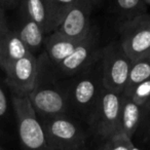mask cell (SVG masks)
I'll return each instance as SVG.
<instances>
[{"instance_id": "6da1fadb", "label": "cell", "mask_w": 150, "mask_h": 150, "mask_svg": "<svg viewBox=\"0 0 150 150\" xmlns=\"http://www.w3.org/2000/svg\"><path fill=\"white\" fill-rule=\"evenodd\" d=\"M39 59L37 81L33 91L28 95L32 107L39 118L71 115L67 79L58 78L54 74L43 52L39 54Z\"/></svg>"}, {"instance_id": "7a4b0ae2", "label": "cell", "mask_w": 150, "mask_h": 150, "mask_svg": "<svg viewBox=\"0 0 150 150\" xmlns=\"http://www.w3.org/2000/svg\"><path fill=\"white\" fill-rule=\"evenodd\" d=\"M100 52L80 72L67 78L71 115L86 125L104 88Z\"/></svg>"}, {"instance_id": "3957f363", "label": "cell", "mask_w": 150, "mask_h": 150, "mask_svg": "<svg viewBox=\"0 0 150 150\" xmlns=\"http://www.w3.org/2000/svg\"><path fill=\"white\" fill-rule=\"evenodd\" d=\"M11 103L22 150H50L41 120L28 97L11 95Z\"/></svg>"}, {"instance_id": "277c9868", "label": "cell", "mask_w": 150, "mask_h": 150, "mask_svg": "<svg viewBox=\"0 0 150 150\" xmlns=\"http://www.w3.org/2000/svg\"><path fill=\"white\" fill-rule=\"evenodd\" d=\"M50 148L59 150H84L88 134L79 120L71 115L40 118Z\"/></svg>"}, {"instance_id": "5b68a950", "label": "cell", "mask_w": 150, "mask_h": 150, "mask_svg": "<svg viewBox=\"0 0 150 150\" xmlns=\"http://www.w3.org/2000/svg\"><path fill=\"white\" fill-rule=\"evenodd\" d=\"M123 94L108 90L104 86L86 127L91 134L105 141L119 131L120 107Z\"/></svg>"}, {"instance_id": "8992f818", "label": "cell", "mask_w": 150, "mask_h": 150, "mask_svg": "<svg viewBox=\"0 0 150 150\" xmlns=\"http://www.w3.org/2000/svg\"><path fill=\"white\" fill-rule=\"evenodd\" d=\"M103 84L106 88L122 93L127 82L132 60L119 41L103 46L101 52Z\"/></svg>"}, {"instance_id": "52a82bcc", "label": "cell", "mask_w": 150, "mask_h": 150, "mask_svg": "<svg viewBox=\"0 0 150 150\" xmlns=\"http://www.w3.org/2000/svg\"><path fill=\"white\" fill-rule=\"evenodd\" d=\"M119 34V42L132 60L150 54V15L144 13L125 20Z\"/></svg>"}, {"instance_id": "ba28073f", "label": "cell", "mask_w": 150, "mask_h": 150, "mask_svg": "<svg viewBox=\"0 0 150 150\" xmlns=\"http://www.w3.org/2000/svg\"><path fill=\"white\" fill-rule=\"evenodd\" d=\"M40 69L39 56L32 54L18 60L3 70L4 83L11 95L28 97L36 84Z\"/></svg>"}, {"instance_id": "9c48e42d", "label": "cell", "mask_w": 150, "mask_h": 150, "mask_svg": "<svg viewBox=\"0 0 150 150\" xmlns=\"http://www.w3.org/2000/svg\"><path fill=\"white\" fill-rule=\"evenodd\" d=\"M101 48L102 47H100L98 43L96 31L94 28H92L90 33L81 40L77 47L66 59H64L57 66H50L57 77L67 79L76 73L80 72L84 67L88 66L100 52Z\"/></svg>"}, {"instance_id": "30bf717a", "label": "cell", "mask_w": 150, "mask_h": 150, "mask_svg": "<svg viewBox=\"0 0 150 150\" xmlns=\"http://www.w3.org/2000/svg\"><path fill=\"white\" fill-rule=\"evenodd\" d=\"M94 4L91 0H77L67 11L56 31L70 38H83L92 30L91 16Z\"/></svg>"}, {"instance_id": "8fae6325", "label": "cell", "mask_w": 150, "mask_h": 150, "mask_svg": "<svg viewBox=\"0 0 150 150\" xmlns=\"http://www.w3.org/2000/svg\"><path fill=\"white\" fill-rule=\"evenodd\" d=\"M83 38H70L57 31L48 34L45 38L43 48V54L48 64L52 67L59 65L77 47Z\"/></svg>"}, {"instance_id": "7c38bea8", "label": "cell", "mask_w": 150, "mask_h": 150, "mask_svg": "<svg viewBox=\"0 0 150 150\" xmlns=\"http://www.w3.org/2000/svg\"><path fill=\"white\" fill-rule=\"evenodd\" d=\"M16 31L32 54L39 56L43 52L47 34L38 23L21 13L19 28Z\"/></svg>"}, {"instance_id": "4fadbf2b", "label": "cell", "mask_w": 150, "mask_h": 150, "mask_svg": "<svg viewBox=\"0 0 150 150\" xmlns=\"http://www.w3.org/2000/svg\"><path fill=\"white\" fill-rule=\"evenodd\" d=\"M144 115L145 108L136 103L132 97L123 95L120 107L119 131L133 139L143 121Z\"/></svg>"}, {"instance_id": "5bb4252c", "label": "cell", "mask_w": 150, "mask_h": 150, "mask_svg": "<svg viewBox=\"0 0 150 150\" xmlns=\"http://www.w3.org/2000/svg\"><path fill=\"white\" fill-rule=\"evenodd\" d=\"M31 54L17 31L9 30L0 39V70H4L18 60Z\"/></svg>"}, {"instance_id": "9a60e30c", "label": "cell", "mask_w": 150, "mask_h": 150, "mask_svg": "<svg viewBox=\"0 0 150 150\" xmlns=\"http://www.w3.org/2000/svg\"><path fill=\"white\" fill-rule=\"evenodd\" d=\"M19 7L20 13L27 16L39 24L47 35L56 31V25L47 0H21Z\"/></svg>"}, {"instance_id": "2e32d148", "label": "cell", "mask_w": 150, "mask_h": 150, "mask_svg": "<svg viewBox=\"0 0 150 150\" xmlns=\"http://www.w3.org/2000/svg\"><path fill=\"white\" fill-rule=\"evenodd\" d=\"M147 79H150V54L133 60L123 95L131 97L134 90Z\"/></svg>"}, {"instance_id": "e0dca14e", "label": "cell", "mask_w": 150, "mask_h": 150, "mask_svg": "<svg viewBox=\"0 0 150 150\" xmlns=\"http://www.w3.org/2000/svg\"><path fill=\"white\" fill-rule=\"evenodd\" d=\"M145 0H115L116 11L125 20L144 13Z\"/></svg>"}, {"instance_id": "ac0fdd59", "label": "cell", "mask_w": 150, "mask_h": 150, "mask_svg": "<svg viewBox=\"0 0 150 150\" xmlns=\"http://www.w3.org/2000/svg\"><path fill=\"white\" fill-rule=\"evenodd\" d=\"M133 139L127 137L125 133L118 131L103 141V144L100 145L102 150H129Z\"/></svg>"}, {"instance_id": "d6986e66", "label": "cell", "mask_w": 150, "mask_h": 150, "mask_svg": "<svg viewBox=\"0 0 150 150\" xmlns=\"http://www.w3.org/2000/svg\"><path fill=\"white\" fill-rule=\"evenodd\" d=\"M76 1L77 0H47V3L52 11V18H54V25H56V30L67 11L76 3Z\"/></svg>"}, {"instance_id": "ffe728a7", "label": "cell", "mask_w": 150, "mask_h": 150, "mask_svg": "<svg viewBox=\"0 0 150 150\" xmlns=\"http://www.w3.org/2000/svg\"><path fill=\"white\" fill-rule=\"evenodd\" d=\"M132 98L136 103L141 105L144 108L150 106V79H147L140 83L134 90Z\"/></svg>"}, {"instance_id": "44dd1931", "label": "cell", "mask_w": 150, "mask_h": 150, "mask_svg": "<svg viewBox=\"0 0 150 150\" xmlns=\"http://www.w3.org/2000/svg\"><path fill=\"white\" fill-rule=\"evenodd\" d=\"M4 86L0 81V123L4 122L11 114V111H13L11 95L7 94Z\"/></svg>"}, {"instance_id": "7402d4cb", "label": "cell", "mask_w": 150, "mask_h": 150, "mask_svg": "<svg viewBox=\"0 0 150 150\" xmlns=\"http://www.w3.org/2000/svg\"><path fill=\"white\" fill-rule=\"evenodd\" d=\"M135 136H137V138L143 144L150 143V106L145 108L143 121Z\"/></svg>"}, {"instance_id": "603a6c76", "label": "cell", "mask_w": 150, "mask_h": 150, "mask_svg": "<svg viewBox=\"0 0 150 150\" xmlns=\"http://www.w3.org/2000/svg\"><path fill=\"white\" fill-rule=\"evenodd\" d=\"M4 11L5 9L0 5V39L4 37L5 34L9 31V27H8V25H7Z\"/></svg>"}, {"instance_id": "cb8c5ba5", "label": "cell", "mask_w": 150, "mask_h": 150, "mask_svg": "<svg viewBox=\"0 0 150 150\" xmlns=\"http://www.w3.org/2000/svg\"><path fill=\"white\" fill-rule=\"evenodd\" d=\"M21 0H0V5L4 9H13L19 7Z\"/></svg>"}, {"instance_id": "d4e9b609", "label": "cell", "mask_w": 150, "mask_h": 150, "mask_svg": "<svg viewBox=\"0 0 150 150\" xmlns=\"http://www.w3.org/2000/svg\"><path fill=\"white\" fill-rule=\"evenodd\" d=\"M129 150H142L140 147H138L137 145H136L135 143H134V141L132 142V144H131V147H129Z\"/></svg>"}, {"instance_id": "484cf974", "label": "cell", "mask_w": 150, "mask_h": 150, "mask_svg": "<svg viewBox=\"0 0 150 150\" xmlns=\"http://www.w3.org/2000/svg\"><path fill=\"white\" fill-rule=\"evenodd\" d=\"M91 1H92L93 4L96 5V4H99V3H100L101 1H102V0H91Z\"/></svg>"}, {"instance_id": "4316f807", "label": "cell", "mask_w": 150, "mask_h": 150, "mask_svg": "<svg viewBox=\"0 0 150 150\" xmlns=\"http://www.w3.org/2000/svg\"><path fill=\"white\" fill-rule=\"evenodd\" d=\"M0 150H7V149H6V148L4 147V146L2 145V144L0 143Z\"/></svg>"}, {"instance_id": "83f0119b", "label": "cell", "mask_w": 150, "mask_h": 150, "mask_svg": "<svg viewBox=\"0 0 150 150\" xmlns=\"http://www.w3.org/2000/svg\"><path fill=\"white\" fill-rule=\"evenodd\" d=\"M146 5H150V0H145Z\"/></svg>"}, {"instance_id": "f1b7e54d", "label": "cell", "mask_w": 150, "mask_h": 150, "mask_svg": "<svg viewBox=\"0 0 150 150\" xmlns=\"http://www.w3.org/2000/svg\"><path fill=\"white\" fill-rule=\"evenodd\" d=\"M50 150H59V149H54V148H50ZM86 150V149H84Z\"/></svg>"}, {"instance_id": "f546056e", "label": "cell", "mask_w": 150, "mask_h": 150, "mask_svg": "<svg viewBox=\"0 0 150 150\" xmlns=\"http://www.w3.org/2000/svg\"><path fill=\"white\" fill-rule=\"evenodd\" d=\"M98 150H102V149H101V148H100V147H99V148H98Z\"/></svg>"}]
</instances>
